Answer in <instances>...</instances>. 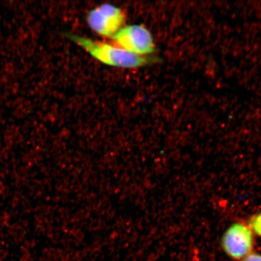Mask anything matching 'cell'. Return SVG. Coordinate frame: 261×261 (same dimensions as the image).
Wrapping results in <instances>:
<instances>
[{
	"mask_svg": "<svg viewBox=\"0 0 261 261\" xmlns=\"http://www.w3.org/2000/svg\"><path fill=\"white\" fill-rule=\"evenodd\" d=\"M67 37L80 45L91 56L103 64L121 68H137L159 61L158 58L140 56L125 49L79 35L67 34Z\"/></svg>",
	"mask_w": 261,
	"mask_h": 261,
	"instance_id": "obj_1",
	"label": "cell"
},
{
	"mask_svg": "<svg viewBox=\"0 0 261 261\" xmlns=\"http://www.w3.org/2000/svg\"><path fill=\"white\" fill-rule=\"evenodd\" d=\"M112 38L117 46L140 56L152 54L156 50L151 32L144 26H125L120 29Z\"/></svg>",
	"mask_w": 261,
	"mask_h": 261,
	"instance_id": "obj_2",
	"label": "cell"
},
{
	"mask_svg": "<svg viewBox=\"0 0 261 261\" xmlns=\"http://www.w3.org/2000/svg\"><path fill=\"white\" fill-rule=\"evenodd\" d=\"M87 19L94 32L103 37L112 38L122 28L125 16L121 9L106 4L91 10Z\"/></svg>",
	"mask_w": 261,
	"mask_h": 261,
	"instance_id": "obj_3",
	"label": "cell"
},
{
	"mask_svg": "<svg viewBox=\"0 0 261 261\" xmlns=\"http://www.w3.org/2000/svg\"><path fill=\"white\" fill-rule=\"evenodd\" d=\"M253 231L243 223H234L223 234L221 246L227 255L233 259H244L252 253Z\"/></svg>",
	"mask_w": 261,
	"mask_h": 261,
	"instance_id": "obj_4",
	"label": "cell"
},
{
	"mask_svg": "<svg viewBox=\"0 0 261 261\" xmlns=\"http://www.w3.org/2000/svg\"><path fill=\"white\" fill-rule=\"evenodd\" d=\"M249 226L253 232L261 237V212L251 218Z\"/></svg>",
	"mask_w": 261,
	"mask_h": 261,
	"instance_id": "obj_5",
	"label": "cell"
},
{
	"mask_svg": "<svg viewBox=\"0 0 261 261\" xmlns=\"http://www.w3.org/2000/svg\"><path fill=\"white\" fill-rule=\"evenodd\" d=\"M243 261H261V254L252 253L245 257Z\"/></svg>",
	"mask_w": 261,
	"mask_h": 261,
	"instance_id": "obj_6",
	"label": "cell"
}]
</instances>
